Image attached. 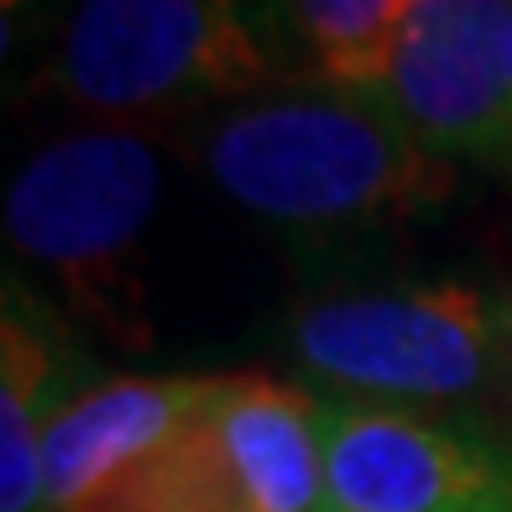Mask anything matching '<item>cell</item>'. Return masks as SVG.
<instances>
[{"label": "cell", "mask_w": 512, "mask_h": 512, "mask_svg": "<svg viewBox=\"0 0 512 512\" xmlns=\"http://www.w3.org/2000/svg\"><path fill=\"white\" fill-rule=\"evenodd\" d=\"M319 512H512V445L429 408L324 398Z\"/></svg>", "instance_id": "cell-6"}, {"label": "cell", "mask_w": 512, "mask_h": 512, "mask_svg": "<svg viewBox=\"0 0 512 512\" xmlns=\"http://www.w3.org/2000/svg\"><path fill=\"white\" fill-rule=\"evenodd\" d=\"M199 157L225 199L298 241L392 236L460 194V162L429 152L377 95L319 79L220 110Z\"/></svg>", "instance_id": "cell-1"}, {"label": "cell", "mask_w": 512, "mask_h": 512, "mask_svg": "<svg viewBox=\"0 0 512 512\" xmlns=\"http://www.w3.org/2000/svg\"><path fill=\"white\" fill-rule=\"evenodd\" d=\"M84 366L63 314L11 267L0 309V512H42V445L68 398L84 392Z\"/></svg>", "instance_id": "cell-9"}, {"label": "cell", "mask_w": 512, "mask_h": 512, "mask_svg": "<svg viewBox=\"0 0 512 512\" xmlns=\"http://www.w3.org/2000/svg\"><path fill=\"white\" fill-rule=\"evenodd\" d=\"M215 387V371L89 382L53 418L42 445V512H74L100 486L142 465L215 398Z\"/></svg>", "instance_id": "cell-8"}, {"label": "cell", "mask_w": 512, "mask_h": 512, "mask_svg": "<svg viewBox=\"0 0 512 512\" xmlns=\"http://www.w3.org/2000/svg\"><path fill=\"white\" fill-rule=\"evenodd\" d=\"M267 11L288 53L304 58V79L371 95L413 0H267Z\"/></svg>", "instance_id": "cell-10"}, {"label": "cell", "mask_w": 512, "mask_h": 512, "mask_svg": "<svg viewBox=\"0 0 512 512\" xmlns=\"http://www.w3.org/2000/svg\"><path fill=\"white\" fill-rule=\"evenodd\" d=\"M48 6V0H0V21H6V48H16V27H27V21Z\"/></svg>", "instance_id": "cell-11"}, {"label": "cell", "mask_w": 512, "mask_h": 512, "mask_svg": "<svg viewBox=\"0 0 512 512\" xmlns=\"http://www.w3.org/2000/svg\"><path fill=\"white\" fill-rule=\"evenodd\" d=\"M162 204V162L136 131L100 126L32 152L6 189V246L115 340H147L142 236Z\"/></svg>", "instance_id": "cell-4"}, {"label": "cell", "mask_w": 512, "mask_h": 512, "mask_svg": "<svg viewBox=\"0 0 512 512\" xmlns=\"http://www.w3.org/2000/svg\"><path fill=\"white\" fill-rule=\"evenodd\" d=\"M502 387H507V403H512V288H507V366H502Z\"/></svg>", "instance_id": "cell-12"}, {"label": "cell", "mask_w": 512, "mask_h": 512, "mask_svg": "<svg viewBox=\"0 0 512 512\" xmlns=\"http://www.w3.org/2000/svg\"><path fill=\"white\" fill-rule=\"evenodd\" d=\"M507 173H512V157H507Z\"/></svg>", "instance_id": "cell-13"}, {"label": "cell", "mask_w": 512, "mask_h": 512, "mask_svg": "<svg viewBox=\"0 0 512 512\" xmlns=\"http://www.w3.org/2000/svg\"><path fill=\"white\" fill-rule=\"evenodd\" d=\"M324 398L230 371L168 445L74 512H319Z\"/></svg>", "instance_id": "cell-5"}, {"label": "cell", "mask_w": 512, "mask_h": 512, "mask_svg": "<svg viewBox=\"0 0 512 512\" xmlns=\"http://www.w3.org/2000/svg\"><path fill=\"white\" fill-rule=\"evenodd\" d=\"M283 351L335 403L450 408L502 382L507 293L460 277L314 293L283 319Z\"/></svg>", "instance_id": "cell-3"}, {"label": "cell", "mask_w": 512, "mask_h": 512, "mask_svg": "<svg viewBox=\"0 0 512 512\" xmlns=\"http://www.w3.org/2000/svg\"><path fill=\"white\" fill-rule=\"evenodd\" d=\"M288 84L267 0H74L42 89L105 126L178 121Z\"/></svg>", "instance_id": "cell-2"}, {"label": "cell", "mask_w": 512, "mask_h": 512, "mask_svg": "<svg viewBox=\"0 0 512 512\" xmlns=\"http://www.w3.org/2000/svg\"><path fill=\"white\" fill-rule=\"evenodd\" d=\"M371 95L429 152L507 168L512 0H413Z\"/></svg>", "instance_id": "cell-7"}]
</instances>
